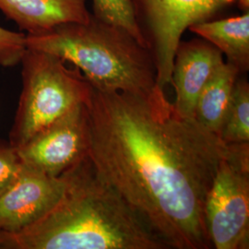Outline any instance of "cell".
<instances>
[{
  "label": "cell",
  "mask_w": 249,
  "mask_h": 249,
  "mask_svg": "<svg viewBox=\"0 0 249 249\" xmlns=\"http://www.w3.org/2000/svg\"><path fill=\"white\" fill-rule=\"evenodd\" d=\"M89 160L167 249H211L205 202L230 151L179 115L158 84L148 94L97 89L86 103Z\"/></svg>",
  "instance_id": "cell-1"
},
{
  "label": "cell",
  "mask_w": 249,
  "mask_h": 249,
  "mask_svg": "<svg viewBox=\"0 0 249 249\" xmlns=\"http://www.w3.org/2000/svg\"><path fill=\"white\" fill-rule=\"evenodd\" d=\"M62 175L59 200L26 229L0 234V249H167L99 177L89 156Z\"/></svg>",
  "instance_id": "cell-2"
},
{
  "label": "cell",
  "mask_w": 249,
  "mask_h": 249,
  "mask_svg": "<svg viewBox=\"0 0 249 249\" xmlns=\"http://www.w3.org/2000/svg\"><path fill=\"white\" fill-rule=\"evenodd\" d=\"M26 45L72 63L97 89L148 94L157 84L151 48L92 14L87 22L63 23L26 35Z\"/></svg>",
  "instance_id": "cell-3"
},
{
  "label": "cell",
  "mask_w": 249,
  "mask_h": 249,
  "mask_svg": "<svg viewBox=\"0 0 249 249\" xmlns=\"http://www.w3.org/2000/svg\"><path fill=\"white\" fill-rule=\"evenodd\" d=\"M22 89L9 144L17 149L48 124L80 104H86L91 84L76 67L53 53L27 48L20 60Z\"/></svg>",
  "instance_id": "cell-4"
},
{
  "label": "cell",
  "mask_w": 249,
  "mask_h": 249,
  "mask_svg": "<svg viewBox=\"0 0 249 249\" xmlns=\"http://www.w3.org/2000/svg\"><path fill=\"white\" fill-rule=\"evenodd\" d=\"M204 213L213 248L249 249V142L230 144L208 192Z\"/></svg>",
  "instance_id": "cell-5"
},
{
  "label": "cell",
  "mask_w": 249,
  "mask_h": 249,
  "mask_svg": "<svg viewBox=\"0 0 249 249\" xmlns=\"http://www.w3.org/2000/svg\"><path fill=\"white\" fill-rule=\"evenodd\" d=\"M235 0H133L137 18L150 34L149 43L156 65V82L171 84L174 58L181 37L189 27L206 21Z\"/></svg>",
  "instance_id": "cell-6"
},
{
  "label": "cell",
  "mask_w": 249,
  "mask_h": 249,
  "mask_svg": "<svg viewBox=\"0 0 249 249\" xmlns=\"http://www.w3.org/2000/svg\"><path fill=\"white\" fill-rule=\"evenodd\" d=\"M22 165L49 177H60L89 156V116L80 104L16 149Z\"/></svg>",
  "instance_id": "cell-7"
},
{
  "label": "cell",
  "mask_w": 249,
  "mask_h": 249,
  "mask_svg": "<svg viewBox=\"0 0 249 249\" xmlns=\"http://www.w3.org/2000/svg\"><path fill=\"white\" fill-rule=\"evenodd\" d=\"M64 175L49 177L22 167L18 178L0 194V234H13L47 213L62 196Z\"/></svg>",
  "instance_id": "cell-8"
},
{
  "label": "cell",
  "mask_w": 249,
  "mask_h": 249,
  "mask_svg": "<svg viewBox=\"0 0 249 249\" xmlns=\"http://www.w3.org/2000/svg\"><path fill=\"white\" fill-rule=\"evenodd\" d=\"M223 63V53L204 39L180 41L174 58L171 81L176 91L173 105L179 115L194 118L199 94Z\"/></svg>",
  "instance_id": "cell-9"
},
{
  "label": "cell",
  "mask_w": 249,
  "mask_h": 249,
  "mask_svg": "<svg viewBox=\"0 0 249 249\" xmlns=\"http://www.w3.org/2000/svg\"><path fill=\"white\" fill-rule=\"evenodd\" d=\"M0 10L27 35L45 33L69 22H87L85 0H0Z\"/></svg>",
  "instance_id": "cell-10"
},
{
  "label": "cell",
  "mask_w": 249,
  "mask_h": 249,
  "mask_svg": "<svg viewBox=\"0 0 249 249\" xmlns=\"http://www.w3.org/2000/svg\"><path fill=\"white\" fill-rule=\"evenodd\" d=\"M189 30L217 47L240 73L249 69V12L242 16L202 21Z\"/></svg>",
  "instance_id": "cell-11"
},
{
  "label": "cell",
  "mask_w": 249,
  "mask_h": 249,
  "mask_svg": "<svg viewBox=\"0 0 249 249\" xmlns=\"http://www.w3.org/2000/svg\"><path fill=\"white\" fill-rule=\"evenodd\" d=\"M240 72L231 63L222 64L205 85L196 101L194 118L211 132L221 131Z\"/></svg>",
  "instance_id": "cell-12"
},
{
  "label": "cell",
  "mask_w": 249,
  "mask_h": 249,
  "mask_svg": "<svg viewBox=\"0 0 249 249\" xmlns=\"http://www.w3.org/2000/svg\"><path fill=\"white\" fill-rule=\"evenodd\" d=\"M219 137L226 144L249 142V84L245 78L236 80Z\"/></svg>",
  "instance_id": "cell-13"
},
{
  "label": "cell",
  "mask_w": 249,
  "mask_h": 249,
  "mask_svg": "<svg viewBox=\"0 0 249 249\" xmlns=\"http://www.w3.org/2000/svg\"><path fill=\"white\" fill-rule=\"evenodd\" d=\"M92 3L95 18L124 29L142 45L151 48L139 24L133 0H92Z\"/></svg>",
  "instance_id": "cell-14"
},
{
  "label": "cell",
  "mask_w": 249,
  "mask_h": 249,
  "mask_svg": "<svg viewBox=\"0 0 249 249\" xmlns=\"http://www.w3.org/2000/svg\"><path fill=\"white\" fill-rule=\"evenodd\" d=\"M26 49L25 34L0 27V66L10 68L18 65Z\"/></svg>",
  "instance_id": "cell-15"
},
{
  "label": "cell",
  "mask_w": 249,
  "mask_h": 249,
  "mask_svg": "<svg viewBox=\"0 0 249 249\" xmlns=\"http://www.w3.org/2000/svg\"><path fill=\"white\" fill-rule=\"evenodd\" d=\"M22 167L16 149L0 142V194L18 178Z\"/></svg>",
  "instance_id": "cell-16"
},
{
  "label": "cell",
  "mask_w": 249,
  "mask_h": 249,
  "mask_svg": "<svg viewBox=\"0 0 249 249\" xmlns=\"http://www.w3.org/2000/svg\"><path fill=\"white\" fill-rule=\"evenodd\" d=\"M237 5L244 12L249 11V0H237Z\"/></svg>",
  "instance_id": "cell-17"
}]
</instances>
